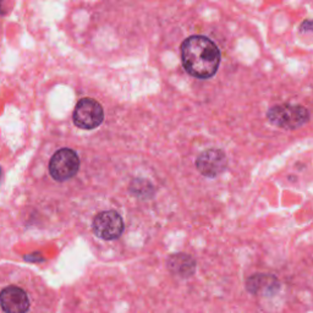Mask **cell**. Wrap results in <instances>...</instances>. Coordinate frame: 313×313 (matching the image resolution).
I'll list each match as a JSON object with an SVG mask.
<instances>
[{
	"label": "cell",
	"mask_w": 313,
	"mask_h": 313,
	"mask_svg": "<svg viewBox=\"0 0 313 313\" xmlns=\"http://www.w3.org/2000/svg\"><path fill=\"white\" fill-rule=\"evenodd\" d=\"M93 231L103 240H115L124 231V220L115 211L102 212L93 220Z\"/></svg>",
	"instance_id": "cell-5"
},
{
	"label": "cell",
	"mask_w": 313,
	"mask_h": 313,
	"mask_svg": "<svg viewBox=\"0 0 313 313\" xmlns=\"http://www.w3.org/2000/svg\"><path fill=\"white\" fill-rule=\"evenodd\" d=\"M167 264L174 275L183 279L192 277L196 270V262L193 261V258L185 253L173 254L169 257Z\"/></svg>",
	"instance_id": "cell-8"
},
{
	"label": "cell",
	"mask_w": 313,
	"mask_h": 313,
	"mask_svg": "<svg viewBox=\"0 0 313 313\" xmlns=\"http://www.w3.org/2000/svg\"><path fill=\"white\" fill-rule=\"evenodd\" d=\"M104 119L102 105L92 98H83L76 104L73 112V122L77 127L92 130L98 127Z\"/></svg>",
	"instance_id": "cell-4"
},
{
	"label": "cell",
	"mask_w": 313,
	"mask_h": 313,
	"mask_svg": "<svg viewBox=\"0 0 313 313\" xmlns=\"http://www.w3.org/2000/svg\"><path fill=\"white\" fill-rule=\"evenodd\" d=\"M0 306L5 313H26L30 308V299L24 289L9 285L0 292Z\"/></svg>",
	"instance_id": "cell-6"
},
{
	"label": "cell",
	"mask_w": 313,
	"mask_h": 313,
	"mask_svg": "<svg viewBox=\"0 0 313 313\" xmlns=\"http://www.w3.org/2000/svg\"><path fill=\"white\" fill-rule=\"evenodd\" d=\"M182 65L190 75L197 79H209L217 72L220 51L213 41L203 35L187 38L181 47Z\"/></svg>",
	"instance_id": "cell-1"
},
{
	"label": "cell",
	"mask_w": 313,
	"mask_h": 313,
	"mask_svg": "<svg viewBox=\"0 0 313 313\" xmlns=\"http://www.w3.org/2000/svg\"><path fill=\"white\" fill-rule=\"evenodd\" d=\"M79 156L70 148L58 151L49 162V173L57 181H65L73 177L79 172Z\"/></svg>",
	"instance_id": "cell-3"
},
{
	"label": "cell",
	"mask_w": 313,
	"mask_h": 313,
	"mask_svg": "<svg viewBox=\"0 0 313 313\" xmlns=\"http://www.w3.org/2000/svg\"><path fill=\"white\" fill-rule=\"evenodd\" d=\"M279 284L275 278L268 275H254L251 277L247 282V289L252 293H258L263 290H270L274 291V289L278 288Z\"/></svg>",
	"instance_id": "cell-9"
},
{
	"label": "cell",
	"mask_w": 313,
	"mask_h": 313,
	"mask_svg": "<svg viewBox=\"0 0 313 313\" xmlns=\"http://www.w3.org/2000/svg\"><path fill=\"white\" fill-rule=\"evenodd\" d=\"M268 120L278 127L293 130L307 124L309 114L307 109L300 105H277L268 112Z\"/></svg>",
	"instance_id": "cell-2"
},
{
	"label": "cell",
	"mask_w": 313,
	"mask_h": 313,
	"mask_svg": "<svg viewBox=\"0 0 313 313\" xmlns=\"http://www.w3.org/2000/svg\"><path fill=\"white\" fill-rule=\"evenodd\" d=\"M227 164V156L220 150L205 151L196 160V168L198 172L207 177L218 176L224 172Z\"/></svg>",
	"instance_id": "cell-7"
}]
</instances>
